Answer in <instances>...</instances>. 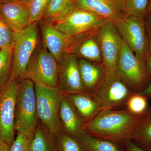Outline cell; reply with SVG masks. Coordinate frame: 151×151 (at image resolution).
I'll use <instances>...</instances> for the list:
<instances>
[{
    "mask_svg": "<svg viewBox=\"0 0 151 151\" xmlns=\"http://www.w3.org/2000/svg\"><path fill=\"white\" fill-rule=\"evenodd\" d=\"M38 23L14 32L13 62L10 80L19 84L28 78L27 68L34 52L41 42Z\"/></svg>",
    "mask_w": 151,
    "mask_h": 151,
    "instance_id": "7a4b0ae2",
    "label": "cell"
},
{
    "mask_svg": "<svg viewBox=\"0 0 151 151\" xmlns=\"http://www.w3.org/2000/svg\"><path fill=\"white\" fill-rule=\"evenodd\" d=\"M59 118L62 132L80 140L86 132L84 124L67 97L63 95L60 103Z\"/></svg>",
    "mask_w": 151,
    "mask_h": 151,
    "instance_id": "2e32d148",
    "label": "cell"
},
{
    "mask_svg": "<svg viewBox=\"0 0 151 151\" xmlns=\"http://www.w3.org/2000/svg\"><path fill=\"white\" fill-rule=\"evenodd\" d=\"M50 0H30L27 3L30 24L38 23L42 19Z\"/></svg>",
    "mask_w": 151,
    "mask_h": 151,
    "instance_id": "4316f807",
    "label": "cell"
},
{
    "mask_svg": "<svg viewBox=\"0 0 151 151\" xmlns=\"http://www.w3.org/2000/svg\"><path fill=\"white\" fill-rule=\"evenodd\" d=\"M32 139L17 133L16 137L11 146L10 151H32L30 145Z\"/></svg>",
    "mask_w": 151,
    "mask_h": 151,
    "instance_id": "f546056e",
    "label": "cell"
},
{
    "mask_svg": "<svg viewBox=\"0 0 151 151\" xmlns=\"http://www.w3.org/2000/svg\"><path fill=\"white\" fill-rule=\"evenodd\" d=\"M133 142L146 151H151V115L138 128Z\"/></svg>",
    "mask_w": 151,
    "mask_h": 151,
    "instance_id": "d4e9b609",
    "label": "cell"
},
{
    "mask_svg": "<svg viewBox=\"0 0 151 151\" xmlns=\"http://www.w3.org/2000/svg\"><path fill=\"white\" fill-rule=\"evenodd\" d=\"M147 99H151V83L143 92L140 93Z\"/></svg>",
    "mask_w": 151,
    "mask_h": 151,
    "instance_id": "836d02e7",
    "label": "cell"
},
{
    "mask_svg": "<svg viewBox=\"0 0 151 151\" xmlns=\"http://www.w3.org/2000/svg\"><path fill=\"white\" fill-rule=\"evenodd\" d=\"M87 151H127L124 146L86 133L79 140Z\"/></svg>",
    "mask_w": 151,
    "mask_h": 151,
    "instance_id": "7402d4cb",
    "label": "cell"
},
{
    "mask_svg": "<svg viewBox=\"0 0 151 151\" xmlns=\"http://www.w3.org/2000/svg\"><path fill=\"white\" fill-rule=\"evenodd\" d=\"M14 31L0 15V48L12 45Z\"/></svg>",
    "mask_w": 151,
    "mask_h": 151,
    "instance_id": "f1b7e54d",
    "label": "cell"
},
{
    "mask_svg": "<svg viewBox=\"0 0 151 151\" xmlns=\"http://www.w3.org/2000/svg\"><path fill=\"white\" fill-rule=\"evenodd\" d=\"M19 84L10 80L0 86V141L12 145L15 139V112Z\"/></svg>",
    "mask_w": 151,
    "mask_h": 151,
    "instance_id": "9c48e42d",
    "label": "cell"
},
{
    "mask_svg": "<svg viewBox=\"0 0 151 151\" xmlns=\"http://www.w3.org/2000/svg\"><path fill=\"white\" fill-rule=\"evenodd\" d=\"M148 100L142 94L134 92L128 99L126 108L134 114H142L148 108Z\"/></svg>",
    "mask_w": 151,
    "mask_h": 151,
    "instance_id": "83f0119b",
    "label": "cell"
},
{
    "mask_svg": "<svg viewBox=\"0 0 151 151\" xmlns=\"http://www.w3.org/2000/svg\"><path fill=\"white\" fill-rule=\"evenodd\" d=\"M75 5L108 20L113 21L122 14L116 3L110 0H75Z\"/></svg>",
    "mask_w": 151,
    "mask_h": 151,
    "instance_id": "ac0fdd59",
    "label": "cell"
},
{
    "mask_svg": "<svg viewBox=\"0 0 151 151\" xmlns=\"http://www.w3.org/2000/svg\"><path fill=\"white\" fill-rule=\"evenodd\" d=\"M39 122L34 82L27 78L19 84L15 112V129L17 133L32 138Z\"/></svg>",
    "mask_w": 151,
    "mask_h": 151,
    "instance_id": "277c9868",
    "label": "cell"
},
{
    "mask_svg": "<svg viewBox=\"0 0 151 151\" xmlns=\"http://www.w3.org/2000/svg\"><path fill=\"white\" fill-rule=\"evenodd\" d=\"M0 15L14 32L21 30L30 24L27 4L21 0L0 4Z\"/></svg>",
    "mask_w": 151,
    "mask_h": 151,
    "instance_id": "5bb4252c",
    "label": "cell"
},
{
    "mask_svg": "<svg viewBox=\"0 0 151 151\" xmlns=\"http://www.w3.org/2000/svg\"><path fill=\"white\" fill-rule=\"evenodd\" d=\"M30 148L32 151H56L53 137L40 121L31 142Z\"/></svg>",
    "mask_w": 151,
    "mask_h": 151,
    "instance_id": "44dd1931",
    "label": "cell"
},
{
    "mask_svg": "<svg viewBox=\"0 0 151 151\" xmlns=\"http://www.w3.org/2000/svg\"><path fill=\"white\" fill-rule=\"evenodd\" d=\"M11 146L6 143L0 141V151H10Z\"/></svg>",
    "mask_w": 151,
    "mask_h": 151,
    "instance_id": "e575fe53",
    "label": "cell"
},
{
    "mask_svg": "<svg viewBox=\"0 0 151 151\" xmlns=\"http://www.w3.org/2000/svg\"><path fill=\"white\" fill-rule=\"evenodd\" d=\"M13 62L12 45L0 48V86L10 80Z\"/></svg>",
    "mask_w": 151,
    "mask_h": 151,
    "instance_id": "cb8c5ba5",
    "label": "cell"
},
{
    "mask_svg": "<svg viewBox=\"0 0 151 151\" xmlns=\"http://www.w3.org/2000/svg\"><path fill=\"white\" fill-rule=\"evenodd\" d=\"M38 24L42 42L60 64L65 53L69 37L51 25L42 21L39 22Z\"/></svg>",
    "mask_w": 151,
    "mask_h": 151,
    "instance_id": "9a60e30c",
    "label": "cell"
},
{
    "mask_svg": "<svg viewBox=\"0 0 151 151\" xmlns=\"http://www.w3.org/2000/svg\"><path fill=\"white\" fill-rule=\"evenodd\" d=\"M75 6V0H50L40 21L52 25L65 17Z\"/></svg>",
    "mask_w": 151,
    "mask_h": 151,
    "instance_id": "ffe728a7",
    "label": "cell"
},
{
    "mask_svg": "<svg viewBox=\"0 0 151 151\" xmlns=\"http://www.w3.org/2000/svg\"><path fill=\"white\" fill-rule=\"evenodd\" d=\"M110 1H112L114 2L115 3V0H110Z\"/></svg>",
    "mask_w": 151,
    "mask_h": 151,
    "instance_id": "ab89813d",
    "label": "cell"
},
{
    "mask_svg": "<svg viewBox=\"0 0 151 151\" xmlns=\"http://www.w3.org/2000/svg\"><path fill=\"white\" fill-rule=\"evenodd\" d=\"M134 93L116 73H105L90 93L103 110L126 108L128 99Z\"/></svg>",
    "mask_w": 151,
    "mask_h": 151,
    "instance_id": "8992f818",
    "label": "cell"
},
{
    "mask_svg": "<svg viewBox=\"0 0 151 151\" xmlns=\"http://www.w3.org/2000/svg\"><path fill=\"white\" fill-rule=\"evenodd\" d=\"M59 65L41 41L29 63L28 78L48 86L58 87Z\"/></svg>",
    "mask_w": 151,
    "mask_h": 151,
    "instance_id": "ba28073f",
    "label": "cell"
},
{
    "mask_svg": "<svg viewBox=\"0 0 151 151\" xmlns=\"http://www.w3.org/2000/svg\"><path fill=\"white\" fill-rule=\"evenodd\" d=\"M116 73L133 92L141 93L151 83V75L122 39Z\"/></svg>",
    "mask_w": 151,
    "mask_h": 151,
    "instance_id": "5b68a950",
    "label": "cell"
},
{
    "mask_svg": "<svg viewBox=\"0 0 151 151\" xmlns=\"http://www.w3.org/2000/svg\"><path fill=\"white\" fill-rule=\"evenodd\" d=\"M16 1L17 0H0V4H4V3L11 2Z\"/></svg>",
    "mask_w": 151,
    "mask_h": 151,
    "instance_id": "8d00e7d4",
    "label": "cell"
},
{
    "mask_svg": "<svg viewBox=\"0 0 151 151\" xmlns=\"http://www.w3.org/2000/svg\"><path fill=\"white\" fill-rule=\"evenodd\" d=\"M113 22L123 40L145 65L147 56L149 38L146 31L145 19L122 14Z\"/></svg>",
    "mask_w": 151,
    "mask_h": 151,
    "instance_id": "52a82bcc",
    "label": "cell"
},
{
    "mask_svg": "<svg viewBox=\"0 0 151 151\" xmlns=\"http://www.w3.org/2000/svg\"><path fill=\"white\" fill-rule=\"evenodd\" d=\"M98 34L105 73L115 74L122 46V38L112 20H108L102 25L98 29Z\"/></svg>",
    "mask_w": 151,
    "mask_h": 151,
    "instance_id": "8fae6325",
    "label": "cell"
},
{
    "mask_svg": "<svg viewBox=\"0 0 151 151\" xmlns=\"http://www.w3.org/2000/svg\"><path fill=\"white\" fill-rule=\"evenodd\" d=\"M78 67L81 81L86 92L90 93L99 83L105 73L103 63L78 58Z\"/></svg>",
    "mask_w": 151,
    "mask_h": 151,
    "instance_id": "d6986e66",
    "label": "cell"
},
{
    "mask_svg": "<svg viewBox=\"0 0 151 151\" xmlns=\"http://www.w3.org/2000/svg\"><path fill=\"white\" fill-rule=\"evenodd\" d=\"M32 80L38 117L54 138L62 132L59 110L63 94L58 87L48 86L35 79Z\"/></svg>",
    "mask_w": 151,
    "mask_h": 151,
    "instance_id": "3957f363",
    "label": "cell"
},
{
    "mask_svg": "<svg viewBox=\"0 0 151 151\" xmlns=\"http://www.w3.org/2000/svg\"><path fill=\"white\" fill-rule=\"evenodd\" d=\"M53 139L56 151H87L80 141L63 132Z\"/></svg>",
    "mask_w": 151,
    "mask_h": 151,
    "instance_id": "484cf974",
    "label": "cell"
},
{
    "mask_svg": "<svg viewBox=\"0 0 151 151\" xmlns=\"http://www.w3.org/2000/svg\"><path fill=\"white\" fill-rule=\"evenodd\" d=\"M124 147L127 151H146L137 145L133 141L127 143Z\"/></svg>",
    "mask_w": 151,
    "mask_h": 151,
    "instance_id": "4dcf8cb0",
    "label": "cell"
},
{
    "mask_svg": "<svg viewBox=\"0 0 151 151\" xmlns=\"http://www.w3.org/2000/svg\"><path fill=\"white\" fill-rule=\"evenodd\" d=\"M151 12V0H149L148 6L147 13Z\"/></svg>",
    "mask_w": 151,
    "mask_h": 151,
    "instance_id": "74e56055",
    "label": "cell"
},
{
    "mask_svg": "<svg viewBox=\"0 0 151 151\" xmlns=\"http://www.w3.org/2000/svg\"><path fill=\"white\" fill-rule=\"evenodd\" d=\"M145 65L148 72L151 75V55L147 56L145 62Z\"/></svg>",
    "mask_w": 151,
    "mask_h": 151,
    "instance_id": "d6a6232c",
    "label": "cell"
},
{
    "mask_svg": "<svg viewBox=\"0 0 151 151\" xmlns=\"http://www.w3.org/2000/svg\"><path fill=\"white\" fill-rule=\"evenodd\" d=\"M116 5L123 15L145 19L149 0H115Z\"/></svg>",
    "mask_w": 151,
    "mask_h": 151,
    "instance_id": "603a6c76",
    "label": "cell"
},
{
    "mask_svg": "<svg viewBox=\"0 0 151 151\" xmlns=\"http://www.w3.org/2000/svg\"><path fill=\"white\" fill-rule=\"evenodd\" d=\"M64 95L72 104L84 124L93 120L102 110L89 92Z\"/></svg>",
    "mask_w": 151,
    "mask_h": 151,
    "instance_id": "e0dca14e",
    "label": "cell"
},
{
    "mask_svg": "<svg viewBox=\"0 0 151 151\" xmlns=\"http://www.w3.org/2000/svg\"><path fill=\"white\" fill-rule=\"evenodd\" d=\"M151 55V37L149 39L148 45L147 55Z\"/></svg>",
    "mask_w": 151,
    "mask_h": 151,
    "instance_id": "d590c367",
    "label": "cell"
},
{
    "mask_svg": "<svg viewBox=\"0 0 151 151\" xmlns=\"http://www.w3.org/2000/svg\"><path fill=\"white\" fill-rule=\"evenodd\" d=\"M58 87L63 95L86 92L81 81L78 58L64 53L60 63Z\"/></svg>",
    "mask_w": 151,
    "mask_h": 151,
    "instance_id": "4fadbf2b",
    "label": "cell"
},
{
    "mask_svg": "<svg viewBox=\"0 0 151 151\" xmlns=\"http://www.w3.org/2000/svg\"><path fill=\"white\" fill-rule=\"evenodd\" d=\"M151 105L144 113L136 114L126 108L103 110L83 129L89 134L123 146L133 141L138 128L150 115Z\"/></svg>",
    "mask_w": 151,
    "mask_h": 151,
    "instance_id": "6da1fadb",
    "label": "cell"
},
{
    "mask_svg": "<svg viewBox=\"0 0 151 151\" xmlns=\"http://www.w3.org/2000/svg\"><path fill=\"white\" fill-rule=\"evenodd\" d=\"M21 1H22L24 2L27 4V3H28L30 0H21Z\"/></svg>",
    "mask_w": 151,
    "mask_h": 151,
    "instance_id": "f35d334b",
    "label": "cell"
},
{
    "mask_svg": "<svg viewBox=\"0 0 151 151\" xmlns=\"http://www.w3.org/2000/svg\"><path fill=\"white\" fill-rule=\"evenodd\" d=\"M108 21L76 6L65 17L51 25L72 37L96 30Z\"/></svg>",
    "mask_w": 151,
    "mask_h": 151,
    "instance_id": "30bf717a",
    "label": "cell"
},
{
    "mask_svg": "<svg viewBox=\"0 0 151 151\" xmlns=\"http://www.w3.org/2000/svg\"><path fill=\"white\" fill-rule=\"evenodd\" d=\"M98 29L69 37L65 53L74 55L82 58L103 63V57Z\"/></svg>",
    "mask_w": 151,
    "mask_h": 151,
    "instance_id": "7c38bea8",
    "label": "cell"
},
{
    "mask_svg": "<svg viewBox=\"0 0 151 151\" xmlns=\"http://www.w3.org/2000/svg\"><path fill=\"white\" fill-rule=\"evenodd\" d=\"M148 17L146 19H145V26L147 35L149 38L151 37V12Z\"/></svg>",
    "mask_w": 151,
    "mask_h": 151,
    "instance_id": "1f68e13d",
    "label": "cell"
}]
</instances>
